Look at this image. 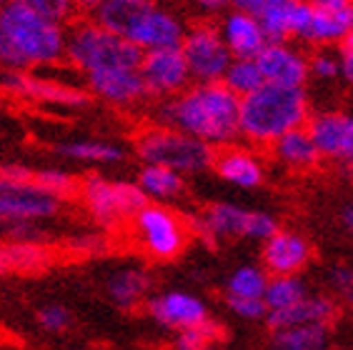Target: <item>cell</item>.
<instances>
[{
  "mask_svg": "<svg viewBox=\"0 0 353 350\" xmlns=\"http://www.w3.org/2000/svg\"><path fill=\"white\" fill-rule=\"evenodd\" d=\"M238 103L241 98L223 83H193L183 93L158 103L156 125L181 130L211 148L223 150L241 138Z\"/></svg>",
  "mask_w": 353,
  "mask_h": 350,
  "instance_id": "cell-1",
  "label": "cell"
},
{
  "mask_svg": "<svg viewBox=\"0 0 353 350\" xmlns=\"http://www.w3.org/2000/svg\"><path fill=\"white\" fill-rule=\"evenodd\" d=\"M308 118L311 105L306 88L263 83L238 103V133L259 148H271L281 135L306 128Z\"/></svg>",
  "mask_w": 353,
  "mask_h": 350,
  "instance_id": "cell-2",
  "label": "cell"
},
{
  "mask_svg": "<svg viewBox=\"0 0 353 350\" xmlns=\"http://www.w3.org/2000/svg\"><path fill=\"white\" fill-rule=\"evenodd\" d=\"M0 23H3L0 63L6 65V70H30L63 61L65 28L61 23L46 21L15 0L0 8Z\"/></svg>",
  "mask_w": 353,
  "mask_h": 350,
  "instance_id": "cell-3",
  "label": "cell"
},
{
  "mask_svg": "<svg viewBox=\"0 0 353 350\" xmlns=\"http://www.w3.org/2000/svg\"><path fill=\"white\" fill-rule=\"evenodd\" d=\"M75 70L90 75L103 70H138L143 50L95 21H75L65 28V55Z\"/></svg>",
  "mask_w": 353,
  "mask_h": 350,
  "instance_id": "cell-4",
  "label": "cell"
},
{
  "mask_svg": "<svg viewBox=\"0 0 353 350\" xmlns=\"http://www.w3.org/2000/svg\"><path fill=\"white\" fill-rule=\"evenodd\" d=\"M188 236H196L208 248H216L218 243L233 240V238H248V240L265 243L281 230L279 220L263 210H248L236 203H213L203 213L183 218Z\"/></svg>",
  "mask_w": 353,
  "mask_h": 350,
  "instance_id": "cell-5",
  "label": "cell"
},
{
  "mask_svg": "<svg viewBox=\"0 0 353 350\" xmlns=\"http://www.w3.org/2000/svg\"><path fill=\"white\" fill-rule=\"evenodd\" d=\"M216 148L165 125H150L136 138V155L143 165L168 168L178 175L205 173L216 163Z\"/></svg>",
  "mask_w": 353,
  "mask_h": 350,
  "instance_id": "cell-6",
  "label": "cell"
},
{
  "mask_svg": "<svg viewBox=\"0 0 353 350\" xmlns=\"http://www.w3.org/2000/svg\"><path fill=\"white\" fill-rule=\"evenodd\" d=\"M83 208L90 216V220L103 233H116L125 223L148 205V198L136 185V181H110L105 175L90 173L81 181L78 188Z\"/></svg>",
  "mask_w": 353,
  "mask_h": 350,
  "instance_id": "cell-7",
  "label": "cell"
},
{
  "mask_svg": "<svg viewBox=\"0 0 353 350\" xmlns=\"http://www.w3.org/2000/svg\"><path fill=\"white\" fill-rule=\"evenodd\" d=\"M130 223H133L136 243L153 260H173L185 250V243H188L185 220L168 205L148 203Z\"/></svg>",
  "mask_w": 353,
  "mask_h": 350,
  "instance_id": "cell-8",
  "label": "cell"
},
{
  "mask_svg": "<svg viewBox=\"0 0 353 350\" xmlns=\"http://www.w3.org/2000/svg\"><path fill=\"white\" fill-rule=\"evenodd\" d=\"M181 53L188 65L190 81L196 83H221L233 61L218 28L208 23L185 30Z\"/></svg>",
  "mask_w": 353,
  "mask_h": 350,
  "instance_id": "cell-9",
  "label": "cell"
},
{
  "mask_svg": "<svg viewBox=\"0 0 353 350\" xmlns=\"http://www.w3.org/2000/svg\"><path fill=\"white\" fill-rule=\"evenodd\" d=\"M61 205L35 183L0 178V233L18 223H46L61 213Z\"/></svg>",
  "mask_w": 353,
  "mask_h": 350,
  "instance_id": "cell-10",
  "label": "cell"
},
{
  "mask_svg": "<svg viewBox=\"0 0 353 350\" xmlns=\"http://www.w3.org/2000/svg\"><path fill=\"white\" fill-rule=\"evenodd\" d=\"M0 88L23 101L43 103V105H58V108H83L88 105V93L81 88L58 83L53 78H43L30 70H3Z\"/></svg>",
  "mask_w": 353,
  "mask_h": 350,
  "instance_id": "cell-11",
  "label": "cell"
},
{
  "mask_svg": "<svg viewBox=\"0 0 353 350\" xmlns=\"http://www.w3.org/2000/svg\"><path fill=\"white\" fill-rule=\"evenodd\" d=\"M183 35L185 28L178 15L156 3H141L123 38L141 48L143 53H148V50H161V48H178Z\"/></svg>",
  "mask_w": 353,
  "mask_h": 350,
  "instance_id": "cell-12",
  "label": "cell"
},
{
  "mask_svg": "<svg viewBox=\"0 0 353 350\" xmlns=\"http://www.w3.org/2000/svg\"><path fill=\"white\" fill-rule=\"evenodd\" d=\"M143 85L148 98H173L183 93L190 85V73L185 65V58L178 48H161V50H148L143 53L141 65H138Z\"/></svg>",
  "mask_w": 353,
  "mask_h": 350,
  "instance_id": "cell-13",
  "label": "cell"
},
{
  "mask_svg": "<svg viewBox=\"0 0 353 350\" xmlns=\"http://www.w3.org/2000/svg\"><path fill=\"white\" fill-rule=\"evenodd\" d=\"M313 145L319 150L321 161L341 163L353 173V113L343 110H321L313 113L306 123Z\"/></svg>",
  "mask_w": 353,
  "mask_h": 350,
  "instance_id": "cell-14",
  "label": "cell"
},
{
  "mask_svg": "<svg viewBox=\"0 0 353 350\" xmlns=\"http://www.w3.org/2000/svg\"><path fill=\"white\" fill-rule=\"evenodd\" d=\"M148 316L165 330H188L208 320V305L185 290H163L145 300Z\"/></svg>",
  "mask_w": 353,
  "mask_h": 350,
  "instance_id": "cell-15",
  "label": "cell"
},
{
  "mask_svg": "<svg viewBox=\"0 0 353 350\" xmlns=\"http://www.w3.org/2000/svg\"><path fill=\"white\" fill-rule=\"evenodd\" d=\"M256 65L265 83L288 88H306L308 58L301 48H293L291 43H265V48L256 55Z\"/></svg>",
  "mask_w": 353,
  "mask_h": 350,
  "instance_id": "cell-16",
  "label": "cell"
},
{
  "mask_svg": "<svg viewBox=\"0 0 353 350\" xmlns=\"http://www.w3.org/2000/svg\"><path fill=\"white\" fill-rule=\"evenodd\" d=\"M311 258V243L291 230H279L263 243V268L271 276H299Z\"/></svg>",
  "mask_w": 353,
  "mask_h": 350,
  "instance_id": "cell-17",
  "label": "cell"
},
{
  "mask_svg": "<svg viewBox=\"0 0 353 350\" xmlns=\"http://www.w3.org/2000/svg\"><path fill=\"white\" fill-rule=\"evenodd\" d=\"M88 90L101 98V101L118 105V108H130L136 103L145 101V85H143L138 70H103V73L85 75Z\"/></svg>",
  "mask_w": 353,
  "mask_h": 350,
  "instance_id": "cell-18",
  "label": "cell"
},
{
  "mask_svg": "<svg viewBox=\"0 0 353 350\" xmlns=\"http://www.w3.org/2000/svg\"><path fill=\"white\" fill-rule=\"evenodd\" d=\"M213 170L225 183L243 190L259 188L261 183L265 181V165L261 161V155L248 148H238V145H228V148L218 150Z\"/></svg>",
  "mask_w": 353,
  "mask_h": 350,
  "instance_id": "cell-19",
  "label": "cell"
},
{
  "mask_svg": "<svg viewBox=\"0 0 353 350\" xmlns=\"http://www.w3.org/2000/svg\"><path fill=\"white\" fill-rule=\"evenodd\" d=\"M218 33L223 38L225 48L231 58H248V61H256V55L265 48V35L263 28L256 18L245 13H238V10H231L225 13L223 23L218 28Z\"/></svg>",
  "mask_w": 353,
  "mask_h": 350,
  "instance_id": "cell-20",
  "label": "cell"
},
{
  "mask_svg": "<svg viewBox=\"0 0 353 350\" xmlns=\"http://www.w3.org/2000/svg\"><path fill=\"white\" fill-rule=\"evenodd\" d=\"M339 308L326 296H306L301 303L285 310H273L265 316V323L273 333L285 328H301V325H331Z\"/></svg>",
  "mask_w": 353,
  "mask_h": 350,
  "instance_id": "cell-21",
  "label": "cell"
},
{
  "mask_svg": "<svg viewBox=\"0 0 353 350\" xmlns=\"http://www.w3.org/2000/svg\"><path fill=\"white\" fill-rule=\"evenodd\" d=\"M55 260L53 248L41 243H0V278L3 276H38Z\"/></svg>",
  "mask_w": 353,
  "mask_h": 350,
  "instance_id": "cell-22",
  "label": "cell"
},
{
  "mask_svg": "<svg viewBox=\"0 0 353 350\" xmlns=\"http://www.w3.org/2000/svg\"><path fill=\"white\" fill-rule=\"evenodd\" d=\"M153 290V276L141 265H125V268L113 270L105 280V293L110 303L123 310L138 308L143 300L150 298Z\"/></svg>",
  "mask_w": 353,
  "mask_h": 350,
  "instance_id": "cell-23",
  "label": "cell"
},
{
  "mask_svg": "<svg viewBox=\"0 0 353 350\" xmlns=\"http://www.w3.org/2000/svg\"><path fill=\"white\" fill-rule=\"evenodd\" d=\"M353 30V6L343 10H313L311 23L301 41L311 45H336Z\"/></svg>",
  "mask_w": 353,
  "mask_h": 350,
  "instance_id": "cell-24",
  "label": "cell"
},
{
  "mask_svg": "<svg viewBox=\"0 0 353 350\" xmlns=\"http://www.w3.org/2000/svg\"><path fill=\"white\" fill-rule=\"evenodd\" d=\"M271 153L276 161L291 170H311L321 163V155L306 128H296L291 133L281 135L271 145Z\"/></svg>",
  "mask_w": 353,
  "mask_h": 350,
  "instance_id": "cell-25",
  "label": "cell"
},
{
  "mask_svg": "<svg viewBox=\"0 0 353 350\" xmlns=\"http://www.w3.org/2000/svg\"><path fill=\"white\" fill-rule=\"evenodd\" d=\"M58 153L75 163H90V165H118L125 161V150L118 143L93 141V138H78V141L58 143Z\"/></svg>",
  "mask_w": 353,
  "mask_h": 350,
  "instance_id": "cell-26",
  "label": "cell"
},
{
  "mask_svg": "<svg viewBox=\"0 0 353 350\" xmlns=\"http://www.w3.org/2000/svg\"><path fill=\"white\" fill-rule=\"evenodd\" d=\"M136 185L143 190V196L148 203H161L165 205L168 200H176L185 193V178L173 173L168 168H158V165H143L138 173Z\"/></svg>",
  "mask_w": 353,
  "mask_h": 350,
  "instance_id": "cell-27",
  "label": "cell"
},
{
  "mask_svg": "<svg viewBox=\"0 0 353 350\" xmlns=\"http://www.w3.org/2000/svg\"><path fill=\"white\" fill-rule=\"evenodd\" d=\"M331 325H301L273 333V350H328Z\"/></svg>",
  "mask_w": 353,
  "mask_h": 350,
  "instance_id": "cell-28",
  "label": "cell"
},
{
  "mask_svg": "<svg viewBox=\"0 0 353 350\" xmlns=\"http://www.w3.org/2000/svg\"><path fill=\"white\" fill-rule=\"evenodd\" d=\"M306 296H308V288L299 276H268L263 303L265 310L273 313V310H285L291 308V305L301 303Z\"/></svg>",
  "mask_w": 353,
  "mask_h": 350,
  "instance_id": "cell-29",
  "label": "cell"
},
{
  "mask_svg": "<svg viewBox=\"0 0 353 350\" xmlns=\"http://www.w3.org/2000/svg\"><path fill=\"white\" fill-rule=\"evenodd\" d=\"M221 83H223L236 98H245V95H251L253 90H259L265 81H263V75H261L259 65H256V61L233 58Z\"/></svg>",
  "mask_w": 353,
  "mask_h": 350,
  "instance_id": "cell-30",
  "label": "cell"
},
{
  "mask_svg": "<svg viewBox=\"0 0 353 350\" xmlns=\"http://www.w3.org/2000/svg\"><path fill=\"white\" fill-rule=\"evenodd\" d=\"M63 250L78 260H95V258L108 256L113 250V240L103 230H85V233H75V236L65 238Z\"/></svg>",
  "mask_w": 353,
  "mask_h": 350,
  "instance_id": "cell-31",
  "label": "cell"
},
{
  "mask_svg": "<svg viewBox=\"0 0 353 350\" xmlns=\"http://www.w3.org/2000/svg\"><path fill=\"white\" fill-rule=\"evenodd\" d=\"M265 285H268V273L259 265H241L228 276L225 283V296L233 298H261L263 300Z\"/></svg>",
  "mask_w": 353,
  "mask_h": 350,
  "instance_id": "cell-32",
  "label": "cell"
},
{
  "mask_svg": "<svg viewBox=\"0 0 353 350\" xmlns=\"http://www.w3.org/2000/svg\"><path fill=\"white\" fill-rule=\"evenodd\" d=\"M33 183L41 190H46L50 198H55L58 203L78 198V188H81V181H78L73 173H68V170H63V168L35 170Z\"/></svg>",
  "mask_w": 353,
  "mask_h": 350,
  "instance_id": "cell-33",
  "label": "cell"
},
{
  "mask_svg": "<svg viewBox=\"0 0 353 350\" xmlns=\"http://www.w3.org/2000/svg\"><path fill=\"white\" fill-rule=\"evenodd\" d=\"M223 338V325L216 320H205L196 328L181 330L176 336V350H213Z\"/></svg>",
  "mask_w": 353,
  "mask_h": 350,
  "instance_id": "cell-34",
  "label": "cell"
},
{
  "mask_svg": "<svg viewBox=\"0 0 353 350\" xmlns=\"http://www.w3.org/2000/svg\"><path fill=\"white\" fill-rule=\"evenodd\" d=\"M15 3H21L30 13L41 15L46 21L61 23V25L63 23H70L73 15L78 13L75 10V0H15Z\"/></svg>",
  "mask_w": 353,
  "mask_h": 350,
  "instance_id": "cell-35",
  "label": "cell"
},
{
  "mask_svg": "<svg viewBox=\"0 0 353 350\" xmlns=\"http://www.w3.org/2000/svg\"><path fill=\"white\" fill-rule=\"evenodd\" d=\"M38 325L46 333H65L73 325V313L65 305L50 303L38 310Z\"/></svg>",
  "mask_w": 353,
  "mask_h": 350,
  "instance_id": "cell-36",
  "label": "cell"
},
{
  "mask_svg": "<svg viewBox=\"0 0 353 350\" xmlns=\"http://www.w3.org/2000/svg\"><path fill=\"white\" fill-rule=\"evenodd\" d=\"M308 75L319 78V81H336L341 78V61L336 53H328V50H321V53H313L308 58Z\"/></svg>",
  "mask_w": 353,
  "mask_h": 350,
  "instance_id": "cell-37",
  "label": "cell"
},
{
  "mask_svg": "<svg viewBox=\"0 0 353 350\" xmlns=\"http://www.w3.org/2000/svg\"><path fill=\"white\" fill-rule=\"evenodd\" d=\"M225 305L231 308V313H236V316L243 318V320H261V318L268 316L265 303L261 300V298H233V296H225Z\"/></svg>",
  "mask_w": 353,
  "mask_h": 350,
  "instance_id": "cell-38",
  "label": "cell"
},
{
  "mask_svg": "<svg viewBox=\"0 0 353 350\" xmlns=\"http://www.w3.org/2000/svg\"><path fill=\"white\" fill-rule=\"evenodd\" d=\"M328 278H331V288L336 290L346 303L353 305V268H348V265H333Z\"/></svg>",
  "mask_w": 353,
  "mask_h": 350,
  "instance_id": "cell-39",
  "label": "cell"
},
{
  "mask_svg": "<svg viewBox=\"0 0 353 350\" xmlns=\"http://www.w3.org/2000/svg\"><path fill=\"white\" fill-rule=\"evenodd\" d=\"M283 3H291V0H231V8L238 10V13H245L259 21V18H263L271 8L283 6Z\"/></svg>",
  "mask_w": 353,
  "mask_h": 350,
  "instance_id": "cell-40",
  "label": "cell"
},
{
  "mask_svg": "<svg viewBox=\"0 0 353 350\" xmlns=\"http://www.w3.org/2000/svg\"><path fill=\"white\" fill-rule=\"evenodd\" d=\"M33 175L35 170L30 165H23V163H6V165H0V178H6V181L33 183Z\"/></svg>",
  "mask_w": 353,
  "mask_h": 350,
  "instance_id": "cell-41",
  "label": "cell"
},
{
  "mask_svg": "<svg viewBox=\"0 0 353 350\" xmlns=\"http://www.w3.org/2000/svg\"><path fill=\"white\" fill-rule=\"evenodd\" d=\"M339 61H341V75L353 85V30L346 35V41L341 43Z\"/></svg>",
  "mask_w": 353,
  "mask_h": 350,
  "instance_id": "cell-42",
  "label": "cell"
},
{
  "mask_svg": "<svg viewBox=\"0 0 353 350\" xmlns=\"http://www.w3.org/2000/svg\"><path fill=\"white\" fill-rule=\"evenodd\" d=\"M313 10H343V8H351L353 0H306Z\"/></svg>",
  "mask_w": 353,
  "mask_h": 350,
  "instance_id": "cell-43",
  "label": "cell"
},
{
  "mask_svg": "<svg viewBox=\"0 0 353 350\" xmlns=\"http://www.w3.org/2000/svg\"><path fill=\"white\" fill-rule=\"evenodd\" d=\"M196 3L205 13H223V10L231 8V0H196Z\"/></svg>",
  "mask_w": 353,
  "mask_h": 350,
  "instance_id": "cell-44",
  "label": "cell"
},
{
  "mask_svg": "<svg viewBox=\"0 0 353 350\" xmlns=\"http://www.w3.org/2000/svg\"><path fill=\"white\" fill-rule=\"evenodd\" d=\"M103 0H75V10L78 13H95V8L101 6Z\"/></svg>",
  "mask_w": 353,
  "mask_h": 350,
  "instance_id": "cell-45",
  "label": "cell"
},
{
  "mask_svg": "<svg viewBox=\"0 0 353 350\" xmlns=\"http://www.w3.org/2000/svg\"><path fill=\"white\" fill-rule=\"evenodd\" d=\"M341 223H343V228L353 236V203H348L346 208L341 210Z\"/></svg>",
  "mask_w": 353,
  "mask_h": 350,
  "instance_id": "cell-46",
  "label": "cell"
},
{
  "mask_svg": "<svg viewBox=\"0 0 353 350\" xmlns=\"http://www.w3.org/2000/svg\"><path fill=\"white\" fill-rule=\"evenodd\" d=\"M128 3H153V0H128Z\"/></svg>",
  "mask_w": 353,
  "mask_h": 350,
  "instance_id": "cell-47",
  "label": "cell"
},
{
  "mask_svg": "<svg viewBox=\"0 0 353 350\" xmlns=\"http://www.w3.org/2000/svg\"><path fill=\"white\" fill-rule=\"evenodd\" d=\"M8 3H13V0H0V8H6Z\"/></svg>",
  "mask_w": 353,
  "mask_h": 350,
  "instance_id": "cell-48",
  "label": "cell"
},
{
  "mask_svg": "<svg viewBox=\"0 0 353 350\" xmlns=\"http://www.w3.org/2000/svg\"><path fill=\"white\" fill-rule=\"evenodd\" d=\"M0 45H3V23H0Z\"/></svg>",
  "mask_w": 353,
  "mask_h": 350,
  "instance_id": "cell-49",
  "label": "cell"
}]
</instances>
